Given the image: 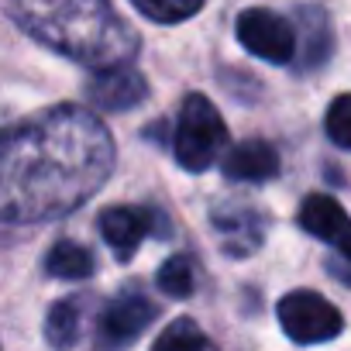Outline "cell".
Masks as SVG:
<instances>
[{
    "instance_id": "obj_1",
    "label": "cell",
    "mask_w": 351,
    "mask_h": 351,
    "mask_svg": "<svg viewBox=\"0 0 351 351\" xmlns=\"http://www.w3.org/2000/svg\"><path fill=\"white\" fill-rule=\"evenodd\" d=\"M114 169V141L83 107H52L4 138V217L42 224L90 200Z\"/></svg>"
},
{
    "instance_id": "obj_2",
    "label": "cell",
    "mask_w": 351,
    "mask_h": 351,
    "mask_svg": "<svg viewBox=\"0 0 351 351\" xmlns=\"http://www.w3.org/2000/svg\"><path fill=\"white\" fill-rule=\"evenodd\" d=\"M11 18L42 45L93 69L124 66L138 49L110 0H11Z\"/></svg>"
},
{
    "instance_id": "obj_3",
    "label": "cell",
    "mask_w": 351,
    "mask_h": 351,
    "mask_svg": "<svg viewBox=\"0 0 351 351\" xmlns=\"http://www.w3.org/2000/svg\"><path fill=\"white\" fill-rule=\"evenodd\" d=\"M228 141V124L221 110L204 97L190 93L180 110V128H176V162L186 172H204L217 162L221 148Z\"/></svg>"
},
{
    "instance_id": "obj_4",
    "label": "cell",
    "mask_w": 351,
    "mask_h": 351,
    "mask_svg": "<svg viewBox=\"0 0 351 351\" xmlns=\"http://www.w3.org/2000/svg\"><path fill=\"white\" fill-rule=\"evenodd\" d=\"M279 313V324L286 330V337H293L296 344H320V341H330L341 334L344 327V317L341 310L324 300L320 293L313 289H296V293H286L276 306Z\"/></svg>"
},
{
    "instance_id": "obj_5",
    "label": "cell",
    "mask_w": 351,
    "mask_h": 351,
    "mask_svg": "<svg viewBox=\"0 0 351 351\" xmlns=\"http://www.w3.org/2000/svg\"><path fill=\"white\" fill-rule=\"evenodd\" d=\"M158 317V306L141 289H124L114 296L100 317L97 327V351H124L152 320Z\"/></svg>"
},
{
    "instance_id": "obj_6",
    "label": "cell",
    "mask_w": 351,
    "mask_h": 351,
    "mask_svg": "<svg viewBox=\"0 0 351 351\" xmlns=\"http://www.w3.org/2000/svg\"><path fill=\"white\" fill-rule=\"evenodd\" d=\"M238 42L252 56L276 62V66H282L296 56V32L289 28L286 18H279L265 8H248L238 14Z\"/></svg>"
},
{
    "instance_id": "obj_7",
    "label": "cell",
    "mask_w": 351,
    "mask_h": 351,
    "mask_svg": "<svg viewBox=\"0 0 351 351\" xmlns=\"http://www.w3.org/2000/svg\"><path fill=\"white\" fill-rule=\"evenodd\" d=\"M300 228L306 234H313L317 241L330 245L337 255L351 258V217L344 214V207L327 197V193H310L303 204H300V214H296Z\"/></svg>"
},
{
    "instance_id": "obj_8",
    "label": "cell",
    "mask_w": 351,
    "mask_h": 351,
    "mask_svg": "<svg viewBox=\"0 0 351 351\" xmlns=\"http://www.w3.org/2000/svg\"><path fill=\"white\" fill-rule=\"evenodd\" d=\"M155 221H158V214L155 210H145V207H110V210L100 214V234L114 248V255L121 262H128L134 255V248L152 231H162Z\"/></svg>"
},
{
    "instance_id": "obj_9",
    "label": "cell",
    "mask_w": 351,
    "mask_h": 351,
    "mask_svg": "<svg viewBox=\"0 0 351 351\" xmlns=\"http://www.w3.org/2000/svg\"><path fill=\"white\" fill-rule=\"evenodd\" d=\"M148 97V83L138 69L131 66H114V69H100L90 83V104L100 110H131Z\"/></svg>"
},
{
    "instance_id": "obj_10",
    "label": "cell",
    "mask_w": 351,
    "mask_h": 351,
    "mask_svg": "<svg viewBox=\"0 0 351 351\" xmlns=\"http://www.w3.org/2000/svg\"><path fill=\"white\" fill-rule=\"evenodd\" d=\"M276 172H279V155L262 138H248L234 145L224 158V176L234 183H265Z\"/></svg>"
},
{
    "instance_id": "obj_11",
    "label": "cell",
    "mask_w": 351,
    "mask_h": 351,
    "mask_svg": "<svg viewBox=\"0 0 351 351\" xmlns=\"http://www.w3.org/2000/svg\"><path fill=\"white\" fill-rule=\"evenodd\" d=\"M214 231L228 245L231 255H248L262 245L265 234V214L255 207H238V210H214Z\"/></svg>"
},
{
    "instance_id": "obj_12",
    "label": "cell",
    "mask_w": 351,
    "mask_h": 351,
    "mask_svg": "<svg viewBox=\"0 0 351 351\" xmlns=\"http://www.w3.org/2000/svg\"><path fill=\"white\" fill-rule=\"evenodd\" d=\"M93 269H97V262H93L90 248L73 238L56 241L45 255V272L56 279H86V276H93Z\"/></svg>"
},
{
    "instance_id": "obj_13",
    "label": "cell",
    "mask_w": 351,
    "mask_h": 351,
    "mask_svg": "<svg viewBox=\"0 0 351 351\" xmlns=\"http://www.w3.org/2000/svg\"><path fill=\"white\" fill-rule=\"evenodd\" d=\"M83 300H59L49 317H45V341L59 351H69L80 337V324H83Z\"/></svg>"
},
{
    "instance_id": "obj_14",
    "label": "cell",
    "mask_w": 351,
    "mask_h": 351,
    "mask_svg": "<svg viewBox=\"0 0 351 351\" xmlns=\"http://www.w3.org/2000/svg\"><path fill=\"white\" fill-rule=\"evenodd\" d=\"M152 351H217V348L190 317H180L155 337Z\"/></svg>"
},
{
    "instance_id": "obj_15",
    "label": "cell",
    "mask_w": 351,
    "mask_h": 351,
    "mask_svg": "<svg viewBox=\"0 0 351 351\" xmlns=\"http://www.w3.org/2000/svg\"><path fill=\"white\" fill-rule=\"evenodd\" d=\"M158 289L172 300H186L197 289V265L186 255H172L162 269H158Z\"/></svg>"
},
{
    "instance_id": "obj_16",
    "label": "cell",
    "mask_w": 351,
    "mask_h": 351,
    "mask_svg": "<svg viewBox=\"0 0 351 351\" xmlns=\"http://www.w3.org/2000/svg\"><path fill=\"white\" fill-rule=\"evenodd\" d=\"M131 4L148 18V21H158V25H176V21H186L193 18L204 0H131Z\"/></svg>"
},
{
    "instance_id": "obj_17",
    "label": "cell",
    "mask_w": 351,
    "mask_h": 351,
    "mask_svg": "<svg viewBox=\"0 0 351 351\" xmlns=\"http://www.w3.org/2000/svg\"><path fill=\"white\" fill-rule=\"evenodd\" d=\"M324 128L330 134V141L337 148H348L351 152V93H341L330 100L327 107V117H324Z\"/></svg>"
},
{
    "instance_id": "obj_18",
    "label": "cell",
    "mask_w": 351,
    "mask_h": 351,
    "mask_svg": "<svg viewBox=\"0 0 351 351\" xmlns=\"http://www.w3.org/2000/svg\"><path fill=\"white\" fill-rule=\"evenodd\" d=\"M327 269L341 279V282H348L351 286V258H344V255H334L330 262H327Z\"/></svg>"
}]
</instances>
